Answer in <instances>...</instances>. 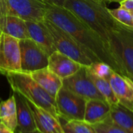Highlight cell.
<instances>
[{
    "label": "cell",
    "mask_w": 133,
    "mask_h": 133,
    "mask_svg": "<svg viewBox=\"0 0 133 133\" xmlns=\"http://www.w3.org/2000/svg\"><path fill=\"white\" fill-rule=\"evenodd\" d=\"M109 12L110 15L120 24L133 29V20L131 13L121 6L117 9H109Z\"/></svg>",
    "instance_id": "obj_24"
},
{
    "label": "cell",
    "mask_w": 133,
    "mask_h": 133,
    "mask_svg": "<svg viewBox=\"0 0 133 133\" xmlns=\"http://www.w3.org/2000/svg\"><path fill=\"white\" fill-rule=\"evenodd\" d=\"M102 1H104V2H106V3H107H107H110V0H102Z\"/></svg>",
    "instance_id": "obj_33"
},
{
    "label": "cell",
    "mask_w": 133,
    "mask_h": 133,
    "mask_svg": "<svg viewBox=\"0 0 133 133\" xmlns=\"http://www.w3.org/2000/svg\"><path fill=\"white\" fill-rule=\"evenodd\" d=\"M25 22L29 38L35 42L48 56L56 50L50 32L43 21H25Z\"/></svg>",
    "instance_id": "obj_14"
},
{
    "label": "cell",
    "mask_w": 133,
    "mask_h": 133,
    "mask_svg": "<svg viewBox=\"0 0 133 133\" xmlns=\"http://www.w3.org/2000/svg\"><path fill=\"white\" fill-rule=\"evenodd\" d=\"M0 33H1V32H0Z\"/></svg>",
    "instance_id": "obj_36"
},
{
    "label": "cell",
    "mask_w": 133,
    "mask_h": 133,
    "mask_svg": "<svg viewBox=\"0 0 133 133\" xmlns=\"http://www.w3.org/2000/svg\"><path fill=\"white\" fill-rule=\"evenodd\" d=\"M49 6L42 0H0V14L24 21H43Z\"/></svg>",
    "instance_id": "obj_5"
},
{
    "label": "cell",
    "mask_w": 133,
    "mask_h": 133,
    "mask_svg": "<svg viewBox=\"0 0 133 133\" xmlns=\"http://www.w3.org/2000/svg\"><path fill=\"white\" fill-rule=\"evenodd\" d=\"M82 66V64L57 50L49 56L47 68L62 80L75 75Z\"/></svg>",
    "instance_id": "obj_12"
},
{
    "label": "cell",
    "mask_w": 133,
    "mask_h": 133,
    "mask_svg": "<svg viewBox=\"0 0 133 133\" xmlns=\"http://www.w3.org/2000/svg\"><path fill=\"white\" fill-rule=\"evenodd\" d=\"M13 92L23 96L37 107L46 110L59 118L56 99L42 89L29 74L23 72H10L5 75Z\"/></svg>",
    "instance_id": "obj_3"
},
{
    "label": "cell",
    "mask_w": 133,
    "mask_h": 133,
    "mask_svg": "<svg viewBox=\"0 0 133 133\" xmlns=\"http://www.w3.org/2000/svg\"><path fill=\"white\" fill-rule=\"evenodd\" d=\"M0 32L19 40L29 38L25 21L14 16L0 14Z\"/></svg>",
    "instance_id": "obj_18"
},
{
    "label": "cell",
    "mask_w": 133,
    "mask_h": 133,
    "mask_svg": "<svg viewBox=\"0 0 133 133\" xmlns=\"http://www.w3.org/2000/svg\"><path fill=\"white\" fill-rule=\"evenodd\" d=\"M1 123H2V122H1V120H0V124H1Z\"/></svg>",
    "instance_id": "obj_35"
},
{
    "label": "cell",
    "mask_w": 133,
    "mask_h": 133,
    "mask_svg": "<svg viewBox=\"0 0 133 133\" xmlns=\"http://www.w3.org/2000/svg\"><path fill=\"white\" fill-rule=\"evenodd\" d=\"M110 105L105 100L88 99L85 104L84 121L89 124L100 123L110 117Z\"/></svg>",
    "instance_id": "obj_17"
},
{
    "label": "cell",
    "mask_w": 133,
    "mask_h": 133,
    "mask_svg": "<svg viewBox=\"0 0 133 133\" xmlns=\"http://www.w3.org/2000/svg\"><path fill=\"white\" fill-rule=\"evenodd\" d=\"M96 133H128L109 117L105 121L92 125Z\"/></svg>",
    "instance_id": "obj_25"
},
{
    "label": "cell",
    "mask_w": 133,
    "mask_h": 133,
    "mask_svg": "<svg viewBox=\"0 0 133 133\" xmlns=\"http://www.w3.org/2000/svg\"><path fill=\"white\" fill-rule=\"evenodd\" d=\"M55 99L59 117L68 121H84L87 99L63 86Z\"/></svg>",
    "instance_id": "obj_7"
},
{
    "label": "cell",
    "mask_w": 133,
    "mask_h": 133,
    "mask_svg": "<svg viewBox=\"0 0 133 133\" xmlns=\"http://www.w3.org/2000/svg\"><path fill=\"white\" fill-rule=\"evenodd\" d=\"M86 68L87 71L91 75L107 80L109 79L112 72L114 71L110 65L102 61L93 62L89 66H86Z\"/></svg>",
    "instance_id": "obj_23"
},
{
    "label": "cell",
    "mask_w": 133,
    "mask_h": 133,
    "mask_svg": "<svg viewBox=\"0 0 133 133\" xmlns=\"http://www.w3.org/2000/svg\"><path fill=\"white\" fill-rule=\"evenodd\" d=\"M121 0H110V3H120Z\"/></svg>",
    "instance_id": "obj_31"
},
{
    "label": "cell",
    "mask_w": 133,
    "mask_h": 133,
    "mask_svg": "<svg viewBox=\"0 0 133 133\" xmlns=\"http://www.w3.org/2000/svg\"><path fill=\"white\" fill-rule=\"evenodd\" d=\"M14 133H40L38 130H35V131H21L17 128H16V130L14 131Z\"/></svg>",
    "instance_id": "obj_29"
},
{
    "label": "cell",
    "mask_w": 133,
    "mask_h": 133,
    "mask_svg": "<svg viewBox=\"0 0 133 133\" xmlns=\"http://www.w3.org/2000/svg\"><path fill=\"white\" fill-rule=\"evenodd\" d=\"M0 133H14L8 128H6L3 124H0Z\"/></svg>",
    "instance_id": "obj_28"
},
{
    "label": "cell",
    "mask_w": 133,
    "mask_h": 133,
    "mask_svg": "<svg viewBox=\"0 0 133 133\" xmlns=\"http://www.w3.org/2000/svg\"><path fill=\"white\" fill-rule=\"evenodd\" d=\"M13 92L15 97L17 107V128L23 131H31L37 130L34 116L26 99L17 92Z\"/></svg>",
    "instance_id": "obj_16"
},
{
    "label": "cell",
    "mask_w": 133,
    "mask_h": 133,
    "mask_svg": "<svg viewBox=\"0 0 133 133\" xmlns=\"http://www.w3.org/2000/svg\"><path fill=\"white\" fill-rule=\"evenodd\" d=\"M43 22L50 32L57 51L68 56L85 66H89L93 63L84 52L82 48L68 33L46 18Z\"/></svg>",
    "instance_id": "obj_6"
},
{
    "label": "cell",
    "mask_w": 133,
    "mask_h": 133,
    "mask_svg": "<svg viewBox=\"0 0 133 133\" xmlns=\"http://www.w3.org/2000/svg\"><path fill=\"white\" fill-rule=\"evenodd\" d=\"M44 3H47L49 6H56L63 7L65 3V0H42Z\"/></svg>",
    "instance_id": "obj_27"
},
{
    "label": "cell",
    "mask_w": 133,
    "mask_h": 133,
    "mask_svg": "<svg viewBox=\"0 0 133 133\" xmlns=\"http://www.w3.org/2000/svg\"><path fill=\"white\" fill-rule=\"evenodd\" d=\"M132 14V20H133V14Z\"/></svg>",
    "instance_id": "obj_34"
},
{
    "label": "cell",
    "mask_w": 133,
    "mask_h": 133,
    "mask_svg": "<svg viewBox=\"0 0 133 133\" xmlns=\"http://www.w3.org/2000/svg\"><path fill=\"white\" fill-rule=\"evenodd\" d=\"M26 100L34 116L37 130L40 133H65L59 118L37 107L31 101Z\"/></svg>",
    "instance_id": "obj_13"
},
{
    "label": "cell",
    "mask_w": 133,
    "mask_h": 133,
    "mask_svg": "<svg viewBox=\"0 0 133 133\" xmlns=\"http://www.w3.org/2000/svg\"><path fill=\"white\" fill-rule=\"evenodd\" d=\"M59 120L61 124L69 128L74 133H96L93 126L85 121H68L61 117H59Z\"/></svg>",
    "instance_id": "obj_22"
},
{
    "label": "cell",
    "mask_w": 133,
    "mask_h": 133,
    "mask_svg": "<svg viewBox=\"0 0 133 133\" xmlns=\"http://www.w3.org/2000/svg\"><path fill=\"white\" fill-rule=\"evenodd\" d=\"M63 7L71 11L88 25L110 51L112 35L123 24L110 15L106 2L102 0H65Z\"/></svg>",
    "instance_id": "obj_2"
},
{
    "label": "cell",
    "mask_w": 133,
    "mask_h": 133,
    "mask_svg": "<svg viewBox=\"0 0 133 133\" xmlns=\"http://www.w3.org/2000/svg\"><path fill=\"white\" fill-rule=\"evenodd\" d=\"M21 72L20 40L0 33V73Z\"/></svg>",
    "instance_id": "obj_8"
},
{
    "label": "cell",
    "mask_w": 133,
    "mask_h": 133,
    "mask_svg": "<svg viewBox=\"0 0 133 133\" xmlns=\"http://www.w3.org/2000/svg\"><path fill=\"white\" fill-rule=\"evenodd\" d=\"M21 72H31L45 68L48 65L49 56L31 38L20 40Z\"/></svg>",
    "instance_id": "obj_9"
},
{
    "label": "cell",
    "mask_w": 133,
    "mask_h": 133,
    "mask_svg": "<svg viewBox=\"0 0 133 133\" xmlns=\"http://www.w3.org/2000/svg\"><path fill=\"white\" fill-rule=\"evenodd\" d=\"M110 119L128 133H133V112L119 103L110 106Z\"/></svg>",
    "instance_id": "obj_20"
},
{
    "label": "cell",
    "mask_w": 133,
    "mask_h": 133,
    "mask_svg": "<svg viewBox=\"0 0 133 133\" xmlns=\"http://www.w3.org/2000/svg\"><path fill=\"white\" fill-rule=\"evenodd\" d=\"M88 74H89V78L94 83L95 86L96 87L97 90L103 96V97L104 98L106 102H107L110 106L118 103L117 99L113 92V89H112L108 80L101 78H98L93 75H91L89 71H88Z\"/></svg>",
    "instance_id": "obj_21"
},
{
    "label": "cell",
    "mask_w": 133,
    "mask_h": 133,
    "mask_svg": "<svg viewBox=\"0 0 133 133\" xmlns=\"http://www.w3.org/2000/svg\"><path fill=\"white\" fill-rule=\"evenodd\" d=\"M108 81L118 103L133 112V82L131 78L113 71Z\"/></svg>",
    "instance_id": "obj_11"
},
{
    "label": "cell",
    "mask_w": 133,
    "mask_h": 133,
    "mask_svg": "<svg viewBox=\"0 0 133 133\" xmlns=\"http://www.w3.org/2000/svg\"><path fill=\"white\" fill-rule=\"evenodd\" d=\"M45 18L68 33L92 62H104L110 65L114 71L127 76L99 37L71 11L63 6H49Z\"/></svg>",
    "instance_id": "obj_1"
},
{
    "label": "cell",
    "mask_w": 133,
    "mask_h": 133,
    "mask_svg": "<svg viewBox=\"0 0 133 133\" xmlns=\"http://www.w3.org/2000/svg\"><path fill=\"white\" fill-rule=\"evenodd\" d=\"M128 77H129V78H131V81L133 82V75H128Z\"/></svg>",
    "instance_id": "obj_32"
},
{
    "label": "cell",
    "mask_w": 133,
    "mask_h": 133,
    "mask_svg": "<svg viewBox=\"0 0 133 133\" xmlns=\"http://www.w3.org/2000/svg\"><path fill=\"white\" fill-rule=\"evenodd\" d=\"M0 120L6 128L14 132L17 127V107L14 95L9 99L0 101Z\"/></svg>",
    "instance_id": "obj_19"
},
{
    "label": "cell",
    "mask_w": 133,
    "mask_h": 133,
    "mask_svg": "<svg viewBox=\"0 0 133 133\" xmlns=\"http://www.w3.org/2000/svg\"><path fill=\"white\" fill-rule=\"evenodd\" d=\"M119 3L121 7L133 14V0H121Z\"/></svg>",
    "instance_id": "obj_26"
},
{
    "label": "cell",
    "mask_w": 133,
    "mask_h": 133,
    "mask_svg": "<svg viewBox=\"0 0 133 133\" xmlns=\"http://www.w3.org/2000/svg\"><path fill=\"white\" fill-rule=\"evenodd\" d=\"M110 52L127 76L133 75V29L121 25L115 30L110 39Z\"/></svg>",
    "instance_id": "obj_4"
},
{
    "label": "cell",
    "mask_w": 133,
    "mask_h": 133,
    "mask_svg": "<svg viewBox=\"0 0 133 133\" xmlns=\"http://www.w3.org/2000/svg\"><path fill=\"white\" fill-rule=\"evenodd\" d=\"M62 127H63V131H64V132H65V133H74L72 131H71L69 128H68L66 127H65V126H64V125H63V124H62Z\"/></svg>",
    "instance_id": "obj_30"
},
{
    "label": "cell",
    "mask_w": 133,
    "mask_h": 133,
    "mask_svg": "<svg viewBox=\"0 0 133 133\" xmlns=\"http://www.w3.org/2000/svg\"><path fill=\"white\" fill-rule=\"evenodd\" d=\"M31 77L52 97L56 98L59 90L63 86V80L52 72L47 66L45 68L31 72Z\"/></svg>",
    "instance_id": "obj_15"
},
{
    "label": "cell",
    "mask_w": 133,
    "mask_h": 133,
    "mask_svg": "<svg viewBox=\"0 0 133 133\" xmlns=\"http://www.w3.org/2000/svg\"><path fill=\"white\" fill-rule=\"evenodd\" d=\"M63 87L87 100L92 99L105 100L89 78L85 66H82L75 75L63 79Z\"/></svg>",
    "instance_id": "obj_10"
}]
</instances>
